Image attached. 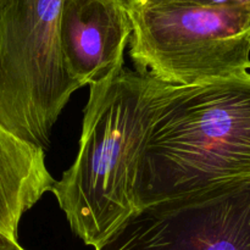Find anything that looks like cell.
Listing matches in <instances>:
<instances>
[{"label": "cell", "mask_w": 250, "mask_h": 250, "mask_svg": "<svg viewBox=\"0 0 250 250\" xmlns=\"http://www.w3.org/2000/svg\"><path fill=\"white\" fill-rule=\"evenodd\" d=\"M89 87L77 158L50 192L73 233L95 248L138 209L142 151L173 85L124 66Z\"/></svg>", "instance_id": "cell-1"}, {"label": "cell", "mask_w": 250, "mask_h": 250, "mask_svg": "<svg viewBox=\"0 0 250 250\" xmlns=\"http://www.w3.org/2000/svg\"><path fill=\"white\" fill-rule=\"evenodd\" d=\"M250 181V71L173 85L142 151L137 207Z\"/></svg>", "instance_id": "cell-2"}, {"label": "cell", "mask_w": 250, "mask_h": 250, "mask_svg": "<svg viewBox=\"0 0 250 250\" xmlns=\"http://www.w3.org/2000/svg\"><path fill=\"white\" fill-rule=\"evenodd\" d=\"M136 70L172 85L229 77L250 67V11L171 0L129 5Z\"/></svg>", "instance_id": "cell-3"}, {"label": "cell", "mask_w": 250, "mask_h": 250, "mask_svg": "<svg viewBox=\"0 0 250 250\" xmlns=\"http://www.w3.org/2000/svg\"><path fill=\"white\" fill-rule=\"evenodd\" d=\"M63 0H0V126L44 149L81 87L60 45Z\"/></svg>", "instance_id": "cell-4"}, {"label": "cell", "mask_w": 250, "mask_h": 250, "mask_svg": "<svg viewBox=\"0 0 250 250\" xmlns=\"http://www.w3.org/2000/svg\"><path fill=\"white\" fill-rule=\"evenodd\" d=\"M95 250H250V181L139 208Z\"/></svg>", "instance_id": "cell-5"}, {"label": "cell", "mask_w": 250, "mask_h": 250, "mask_svg": "<svg viewBox=\"0 0 250 250\" xmlns=\"http://www.w3.org/2000/svg\"><path fill=\"white\" fill-rule=\"evenodd\" d=\"M132 34L119 0H63L60 45L68 76L81 87L103 82L125 66Z\"/></svg>", "instance_id": "cell-6"}, {"label": "cell", "mask_w": 250, "mask_h": 250, "mask_svg": "<svg viewBox=\"0 0 250 250\" xmlns=\"http://www.w3.org/2000/svg\"><path fill=\"white\" fill-rule=\"evenodd\" d=\"M54 182L45 150L0 126V233L17 242L23 214L51 190Z\"/></svg>", "instance_id": "cell-7"}, {"label": "cell", "mask_w": 250, "mask_h": 250, "mask_svg": "<svg viewBox=\"0 0 250 250\" xmlns=\"http://www.w3.org/2000/svg\"><path fill=\"white\" fill-rule=\"evenodd\" d=\"M171 1L193 2L199 5H209V6H227L239 7L250 11V0H171Z\"/></svg>", "instance_id": "cell-8"}, {"label": "cell", "mask_w": 250, "mask_h": 250, "mask_svg": "<svg viewBox=\"0 0 250 250\" xmlns=\"http://www.w3.org/2000/svg\"><path fill=\"white\" fill-rule=\"evenodd\" d=\"M0 250H26L22 248L19 244V242L12 241L7 238L2 233H0Z\"/></svg>", "instance_id": "cell-9"}, {"label": "cell", "mask_w": 250, "mask_h": 250, "mask_svg": "<svg viewBox=\"0 0 250 250\" xmlns=\"http://www.w3.org/2000/svg\"><path fill=\"white\" fill-rule=\"evenodd\" d=\"M119 1L121 2V4H124L125 6H126L127 9H128V7H129V5H131L132 2H133V1H136V0H119Z\"/></svg>", "instance_id": "cell-10"}, {"label": "cell", "mask_w": 250, "mask_h": 250, "mask_svg": "<svg viewBox=\"0 0 250 250\" xmlns=\"http://www.w3.org/2000/svg\"><path fill=\"white\" fill-rule=\"evenodd\" d=\"M248 70H249V71H250V67H249V68H248Z\"/></svg>", "instance_id": "cell-11"}]
</instances>
